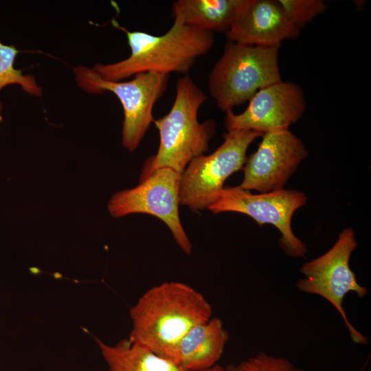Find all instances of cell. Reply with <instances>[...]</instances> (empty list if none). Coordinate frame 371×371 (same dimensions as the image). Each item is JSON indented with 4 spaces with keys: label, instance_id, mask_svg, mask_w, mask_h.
I'll list each match as a JSON object with an SVG mask.
<instances>
[{
    "label": "cell",
    "instance_id": "6da1fadb",
    "mask_svg": "<svg viewBox=\"0 0 371 371\" xmlns=\"http://www.w3.org/2000/svg\"><path fill=\"white\" fill-rule=\"evenodd\" d=\"M129 314L132 328L128 339L175 361L181 339L192 327L209 320L212 308L192 286L170 281L148 289Z\"/></svg>",
    "mask_w": 371,
    "mask_h": 371
},
{
    "label": "cell",
    "instance_id": "7a4b0ae2",
    "mask_svg": "<svg viewBox=\"0 0 371 371\" xmlns=\"http://www.w3.org/2000/svg\"><path fill=\"white\" fill-rule=\"evenodd\" d=\"M117 27L126 33L131 54L120 61L97 63L92 67L106 80L121 81L145 72L166 75L187 73L196 59L207 54L214 43L213 32L188 25L177 19H174L171 27L162 35Z\"/></svg>",
    "mask_w": 371,
    "mask_h": 371
},
{
    "label": "cell",
    "instance_id": "3957f363",
    "mask_svg": "<svg viewBox=\"0 0 371 371\" xmlns=\"http://www.w3.org/2000/svg\"><path fill=\"white\" fill-rule=\"evenodd\" d=\"M205 100V93L188 75L178 79L170 111L154 119L159 134V146L157 153L145 162L139 181L161 168L182 174L193 159L208 150L216 124L213 119L199 122L198 112Z\"/></svg>",
    "mask_w": 371,
    "mask_h": 371
},
{
    "label": "cell",
    "instance_id": "277c9868",
    "mask_svg": "<svg viewBox=\"0 0 371 371\" xmlns=\"http://www.w3.org/2000/svg\"><path fill=\"white\" fill-rule=\"evenodd\" d=\"M279 47L227 41L208 77L210 93L218 107L225 113L232 111L260 89L281 81Z\"/></svg>",
    "mask_w": 371,
    "mask_h": 371
},
{
    "label": "cell",
    "instance_id": "5b68a950",
    "mask_svg": "<svg viewBox=\"0 0 371 371\" xmlns=\"http://www.w3.org/2000/svg\"><path fill=\"white\" fill-rule=\"evenodd\" d=\"M74 72L83 91L90 93L107 91L118 98L124 112L122 146L130 152L135 150L154 121L153 108L168 87L169 75L145 72L129 80L111 81L86 66H77Z\"/></svg>",
    "mask_w": 371,
    "mask_h": 371
},
{
    "label": "cell",
    "instance_id": "8992f818",
    "mask_svg": "<svg viewBox=\"0 0 371 371\" xmlns=\"http://www.w3.org/2000/svg\"><path fill=\"white\" fill-rule=\"evenodd\" d=\"M262 133L255 131L227 132L212 153L193 159L181 174L179 203L193 212L213 203L227 178L243 169L250 144Z\"/></svg>",
    "mask_w": 371,
    "mask_h": 371
},
{
    "label": "cell",
    "instance_id": "52a82bcc",
    "mask_svg": "<svg viewBox=\"0 0 371 371\" xmlns=\"http://www.w3.org/2000/svg\"><path fill=\"white\" fill-rule=\"evenodd\" d=\"M357 245L353 229H343L328 251L302 265L300 271L304 278L296 282V287L302 292L326 299L341 316L352 341L366 345L368 339L349 322L343 306L344 298L348 293H355L360 298L368 293V289L358 283L349 265Z\"/></svg>",
    "mask_w": 371,
    "mask_h": 371
},
{
    "label": "cell",
    "instance_id": "ba28073f",
    "mask_svg": "<svg viewBox=\"0 0 371 371\" xmlns=\"http://www.w3.org/2000/svg\"><path fill=\"white\" fill-rule=\"evenodd\" d=\"M306 194L295 190L281 189L254 194L239 186L225 187L207 209L214 214H246L258 225L271 224L281 233L279 244L293 258H305L306 245L295 236L291 221L295 212L306 203Z\"/></svg>",
    "mask_w": 371,
    "mask_h": 371
},
{
    "label": "cell",
    "instance_id": "9c48e42d",
    "mask_svg": "<svg viewBox=\"0 0 371 371\" xmlns=\"http://www.w3.org/2000/svg\"><path fill=\"white\" fill-rule=\"evenodd\" d=\"M181 174L168 168L155 170L139 184L114 193L107 208L113 218L147 214L162 221L181 250L190 254L192 243L181 224L179 207Z\"/></svg>",
    "mask_w": 371,
    "mask_h": 371
},
{
    "label": "cell",
    "instance_id": "30bf717a",
    "mask_svg": "<svg viewBox=\"0 0 371 371\" xmlns=\"http://www.w3.org/2000/svg\"><path fill=\"white\" fill-rule=\"evenodd\" d=\"M262 137L256 151L247 157L239 186L260 193L283 189L308 152L289 128L269 131Z\"/></svg>",
    "mask_w": 371,
    "mask_h": 371
},
{
    "label": "cell",
    "instance_id": "8fae6325",
    "mask_svg": "<svg viewBox=\"0 0 371 371\" xmlns=\"http://www.w3.org/2000/svg\"><path fill=\"white\" fill-rule=\"evenodd\" d=\"M305 109L302 89L281 80L257 91L242 113L226 112L224 126L227 132L255 131L263 134L289 128L301 118Z\"/></svg>",
    "mask_w": 371,
    "mask_h": 371
},
{
    "label": "cell",
    "instance_id": "7c38bea8",
    "mask_svg": "<svg viewBox=\"0 0 371 371\" xmlns=\"http://www.w3.org/2000/svg\"><path fill=\"white\" fill-rule=\"evenodd\" d=\"M300 27L286 16L278 0H250L232 28L227 41L257 46H278L297 38Z\"/></svg>",
    "mask_w": 371,
    "mask_h": 371
},
{
    "label": "cell",
    "instance_id": "4fadbf2b",
    "mask_svg": "<svg viewBox=\"0 0 371 371\" xmlns=\"http://www.w3.org/2000/svg\"><path fill=\"white\" fill-rule=\"evenodd\" d=\"M229 339V333L218 317L192 327L181 339L175 361L188 371H201L216 364Z\"/></svg>",
    "mask_w": 371,
    "mask_h": 371
},
{
    "label": "cell",
    "instance_id": "5bb4252c",
    "mask_svg": "<svg viewBox=\"0 0 371 371\" xmlns=\"http://www.w3.org/2000/svg\"><path fill=\"white\" fill-rule=\"evenodd\" d=\"M250 0H179L172 4L174 19L211 32H227Z\"/></svg>",
    "mask_w": 371,
    "mask_h": 371
},
{
    "label": "cell",
    "instance_id": "9a60e30c",
    "mask_svg": "<svg viewBox=\"0 0 371 371\" xmlns=\"http://www.w3.org/2000/svg\"><path fill=\"white\" fill-rule=\"evenodd\" d=\"M94 338L109 371H188L174 361L135 344L128 338L113 345Z\"/></svg>",
    "mask_w": 371,
    "mask_h": 371
},
{
    "label": "cell",
    "instance_id": "2e32d148",
    "mask_svg": "<svg viewBox=\"0 0 371 371\" xmlns=\"http://www.w3.org/2000/svg\"><path fill=\"white\" fill-rule=\"evenodd\" d=\"M19 52L15 46L5 45L0 41V91L7 86L17 85L29 95L40 97L43 91L35 78L30 74H23L21 70L14 67ZM1 109L0 102V111Z\"/></svg>",
    "mask_w": 371,
    "mask_h": 371
},
{
    "label": "cell",
    "instance_id": "e0dca14e",
    "mask_svg": "<svg viewBox=\"0 0 371 371\" xmlns=\"http://www.w3.org/2000/svg\"><path fill=\"white\" fill-rule=\"evenodd\" d=\"M228 371H304L289 360L260 352L236 365L227 367Z\"/></svg>",
    "mask_w": 371,
    "mask_h": 371
},
{
    "label": "cell",
    "instance_id": "ac0fdd59",
    "mask_svg": "<svg viewBox=\"0 0 371 371\" xmlns=\"http://www.w3.org/2000/svg\"><path fill=\"white\" fill-rule=\"evenodd\" d=\"M288 19L301 28L302 25L324 12L325 3L322 0H278Z\"/></svg>",
    "mask_w": 371,
    "mask_h": 371
},
{
    "label": "cell",
    "instance_id": "d6986e66",
    "mask_svg": "<svg viewBox=\"0 0 371 371\" xmlns=\"http://www.w3.org/2000/svg\"><path fill=\"white\" fill-rule=\"evenodd\" d=\"M201 371H228V370L227 368H224L220 365L216 364L215 366L210 368H207Z\"/></svg>",
    "mask_w": 371,
    "mask_h": 371
}]
</instances>
